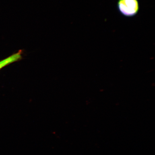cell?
<instances>
[{
    "instance_id": "7a4b0ae2",
    "label": "cell",
    "mask_w": 155,
    "mask_h": 155,
    "mask_svg": "<svg viewBox=\"0 0 155 155\" xmlns=\"http://www.w3.org/2000/svg\"><path fill=\"white\" fill-rule=\"evenodd\" d=\"M22 51L20 50L18 53L13 54L6 59L0 61V69L9 64L21 59L22 58Z\"/></svg>"
},
{
    "instance_id": "6da1fadb",
    "label": "cell",
    "mask_w": 155,
    "mask_h": 155,
    "mask_svg": "<svg viewBox=\"0 0 155 155\" xmlns=\"http://www.w3.org/2000/svg\"><path fill=\"white\" fill-rule=\"evenodd\" d=\"M117 6L121 14L127 17L134 16L139 11L137 0H119Z\"/></svg>"
}]
</instances>
